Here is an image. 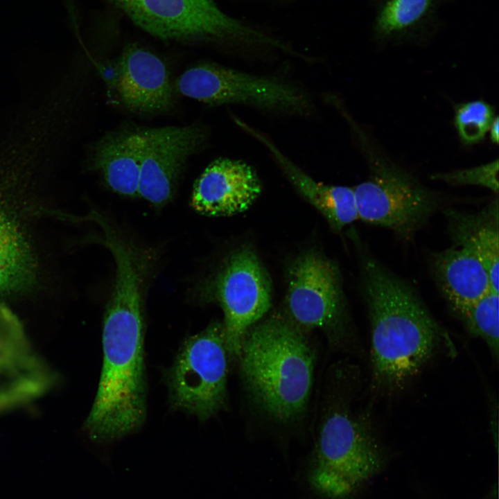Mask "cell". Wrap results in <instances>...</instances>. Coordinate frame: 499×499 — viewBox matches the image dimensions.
<instances>
[{
	"label": "cell",
	"mask_w": 499,
	"mask_h": 499,
	"mask_svg": "<svg viewBox=\"0 0 499 499\" xmlns=\"http://www.w3.org/2000/svg\"><path fill=\"white\" fill-rule=\"evenodd\" d=\"M362 261L373 377L379 387L394 389L415 375L448 337L409 283L372 255L365 254Z\"/></svg>",
	"instance_id": "cell-2"
},
{
	"label": "cell",
	"mask_w": 499,
	"mask_h": 499,
	"mask_svg": "<svg viewBox=\"0 0 499 499\" xmlns=\"http://www.w3.org/2000/svg\"><path fill=\"white\" fill-rule=\"evenodd\" d=\"M271 283L255 252L247 247L227 256L204 287V295L224 313L223 333L231 358H238L250 330L271 306Z\"/></svg>",
	"instance_id": "cell-9"
},
{
	"label": "cell",
	"mask_w": 499,
	"mask_h": 499,
	"mask_svg": "<svg viewBox=\"0 0 499 499\" xmlns=\"http://www.w3.org/2000/svg\"><path fill=\"white\" fill-rule=\"evenodd\" d=\"M136 24L165 40L194 42L241 39L270 43V38L221 11L213 0H112Z\"/></svg>",
	"instance_id": "cell-10"
},
{
	"label": "cell",
	"mask_w": 499,
	"mask_h": 499,
	"mask_svg": "<svg viewBox=\"0 0 499 499\" xmlns=\"http://www.w3.org/2000/svg\"><path fill=\"white\" fill-rule=\"evenodd\" d=\"M286 296V317L305 333L319 329L333 345L345 340L349 317L337 265L309 250L290 264Z\"/></svg>",
	"instance_id": "cell-6"
},
{
	"label": "cell",
	"mask_w": 499,
	"mask_h": 499,
	"mask_svg": "<svg viewBox=\"0 0 499 499\" xmlns=\"http://www.w3.org/2000/svg\"><path fill=\"white\" fill-rule=\"evenodd\" d=\"M35 177L24 164L0 155V291L27 288L35 278V259L13 206Z\"/></svg>",
	"instance_id": "cell-11"
},
{
	"label": "cell",
	"mask_w": 499,
	"mask_h": 499,
	"mask_svg": "<svg viewBox=\"0 0 499 499\" xmlns=\"http://www.w3.org/2000/svg\"><path fill=\"white\" fill-rule=\"evenodd\" d=\"M143 148L144 130L111 134L95 146L93 166L114 192L137 196Z\"/></svg>",
	"instance_id": "cell-19"
},
{
	"label": "cell",
	"mask_w": 499,
	"mask_h": 499,
	"mask_svg": "<svg viewBox=\"0 0 499 499\" xmlns=\"http://www.w3.org/2000/svg\"><path fill=\"white\" fill-rule=\"evenodd\" d=\"M383 462L366 419L344 401L331 403L323 416L308 474L315 492L324 499H349Z\"/></svg>",
	"instance_id": "cell-4"
},
{
	"label": "cell",
	"mask_w": 499,
	"mask_h": 499,
	"mask_svg": "<svg viewBox=\"0 0 499 499\" xmlns=\"http://www.w3.org/2000/svg\"><path fill=\"white\" fill-rule=\"evenodd\" d=\"M498 301V292L490 290L455 313L471 335L485 342L496 360L499 353Z\"/></svg>",
	"instance_id": "cell-20"
},
{
	"label": "cell",
	"mask_w": 499,
	"mask_h": 499,
	"mask_svg": "<svg viewBox=\"0 0 499 499\" xmlns=\"http://www.w3.org/2000/svg\"><path fill=\"white\" fill-rule=\"evenodd\" d=\"M453 246L473 254L488 270L493 290L498 292L499 205L498 195L481 210L470 213L444 210Z\"/></svg>",
	"instance_id": "cell-18"
},
{
	"label": "cell",
	"mask_w": 499,
	"mask_h": 499,
	"mask_svg": "<svg viewBox=\"0 0 499 499\" xmlns=\"http://www.w3.org/2000/svg\"><path fill=\"white\" fill-rule=\"evenodd\" d=\"M494 118L491 105L482 100H473L456 107L455 125L461 140L471 144L484 139Z\"/></svg>",
	"instance_id": "cell-21"
},
{
	"label": "cell",
	"mask_w": 499,
	"mask_h": 499,
	"mask_svg": "<svg viewBox=\"0 0 499 499\" xmlns=\"http://www.w3.org/2000/svg\"><path fill=\"white\" fill-rule=\"evenodd\" d=\"M363 139L369 175L353 188L358 218L410 240L441 208L443 200Z\"/></svg>",
	"instance_id": "cell-5"
},
{
	"label": "cell",
	"mask_w": 499,
	"mask_h": 499,
	"mask_svg": "<svg viewBox=\"0 0 499 499\" xmlns=\"http://www.w3.org/2000/svg\"><path fill=\"white\" fill-rule=\"evenodd\" d=\"M315 352L286 316L257 322L246 333L238 360L246 387L272 419L288 423L305 412L310 396Z\"/></svg>",
	"instance_id": "cell-3"
},
{
	"label": "cell",
	"mask_w": 499,
	"mask_h": 499,
	"mask_svg": "<svg viewBox=\"0 0 499 499\" xmlns=\"http://www.w3.org/2000/svg\"><path fill=\"white\" fill-rule=\"evenodd\" d=\"M498 161L496 159L474 168L435 173L430 176V179L443 181L452 186H480L498 195Z\"/></svg>",
	"instance_id": "cell-22"
},
{
	"label": "cell",
	"mask_w": 499,
	"mask_h": 499,
	"mask_svg": "<svg viewBox=\"0 0 499 499\" xmlns=\"http://www.w3.org/2000/svg\"><path fill=\"white\" fill-rule=\"evenodd\" d=\"M234 121L240 128L268 149L290 182L326 218L333 229L340 231L358 219L353 188L327 185L315 181L288 158L260 131L238 118H236Z\"/></svg>",
	"instance_id": "cell-16"
},
{
	"label": "cell",
	"mask_w": 499,
	"mask_h": 499,
	"mask_svg": "<svg viewBox=\"0 0 499 499\" xmlns=\"http://www.w3.org/2000/svg\"><path fill=\"white\" fill-rule=\"evenodd\" d=\"M116 275L103 328V363L84 430L97 443L137 430L146 417L143 286L145 265L134 254L114 255Z\"/></svg>",
	"instance_id": "cell-1"
},
{
	"label": "cell",
	"mask_w": 499,
	"mask_h": 499,
	"mask_svg": "<svg viewBox=\"0 0 499 499\" xmlns=\"http://www.w3.org/2000/svg\"><path fill=\"white\" fill-rule=\"evenodd\" d=\"M450 1L374 0L372 37L380 44H425L443 28L439 10Z\"/></svg>",
	"instance_id": "cell-15"
},
{
	"label": "cell",
	"mask_w": 499,
	"mask_h": 499,
	"mask_svg": "<svg viewBox=\"0 0 499 499\" xmlns=\"http://www.w3.org/2000/svg\"><path fill=\"white\" fill-rule=\"evenodd\" d=\"M175 85L181 94L210 105L240 104L294 114L312 107L308 95L293 83L217 64L190 68Z\"/></svg>",
	"instance_id": "cell-8"
},
{
	"label": "cell",
	"mask_w": 499,
	"mask_h": 499,
	"mask_svg": "<svg viewBox=\"0 0 499 499\" xmlns=\"http://www.w3.org/2000/svg\"><path fill=\"white\" fill-rule=\"evenodd\" d=\"M261 190L259 178L248 164L220 158L211 163L195 182L191 204L202 215L231 216L250 208Z\"/></svg>",
	"instance_id": "cell-13"
},
{
	"label": "cell",
	"mask_w": 499,
	"mask_h": 499,
	"mask_svg": "<svg viewBox=\"0 0 499 499\" xmlns=\"http://www.w3.org/2000/svg\"><path fill=\"white\" fill-rule=\"evenodd\" d=\"M204 139L195 126L144 130L138 195L158 207L170 201L185 161Z\"/></svg>",
	"instance_id": "cell-12"
},
{
	"label": "cell",
	"mask_w": 499,
	"mask_h": 499,
	"mask_svg": "<svg viewBox=\"0 0 499 499\" xmlns=\"http://www.w3.org/2000/svg\"><path fill=\"white\" fill-rule=\"evenodd\" d=\"M499 121L498 117L496 116L493 120L491 125L489 129L490 132V139L491 141L496 144L498 143L499 139Z\"/></svg>",
	"instance_id": "cell-23"
},
{
	"label": "cell",
	"mask_w": 499,
	"mask_h": 499,
	"mask_svg": "<svg viewBox=\"0 0 499 499\" xmlns=\"http://www.w3.org/2000/svg\"><path fill=\"white\" fill-rule=\"evenodd\" d=\"M229 357L221 323L187 339L169 372L173 405L201 421L221 410L227 397Z\"/></svg>",
	"instance_id": "cell-7"
},
{
	"label": "cell",
	"mask_w": 499,
	"mask_h": 499,
	"mask_svg": "<svg viewBox=\"0 0 499 499\" xmlns=\"http://www.w3.org/2000/svg\"><path fill=\"white\" fill-rule=\"evenodd\" d=\"M430 262L433 278L455 313L493 290L487 268L468 250L452 245L433 253Z\"/></svg>",
	"instance_id": "cell-17"
},
{
	"label": "cell",
	"mask_w": 499,
	"mask_h": 499,
	"mask_svg": "<svg viewBox=\"0 0 499 499\" xmlns=\"http://www.w3.org/2000/svg\"><path fill=\"white\" fill-rule=\"evenodd\" d=\"M116 86L122 102L134 111L161 112L172 104L173 88L165 64L156 55L134 45L120 58Z\"/></svg>",
	"instance_id": "cell-14"
}]
</instances>
